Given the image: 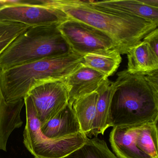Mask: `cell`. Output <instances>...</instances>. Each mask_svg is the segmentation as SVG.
I'll return each mask as SVG.
<instances>
[{
  "mask_svg": "<svg viewBox=\"0 0 158 158\" xmlns=\"http://www.w3.org/2000/svg\"><path fill=\"white\" fill-rule=\"evenodd\" d=\"M110 109V127L158 123V70L117 73Z\"/></svg>",
  "mask_w": 158,
  "mask_h": 158,
  "instance_id": "cell-1",
  "label": "cell"
},
{
  "mask_svg": "<svg viewBox=\"0 0 158 158\" xmlns=\"http://www.w3.org/2000/svg\"><path fill=\"white\" fill-rule=\"evenodd\" d=\"M89 1L45 0L46 6L62 11L69 19L92 27L107 35L121 54L128 52L158 28V24L141 18L98 9Z\"/></svg>",
  "mask_w": 158,
  "mask_h": 158,
  "instance_id": "cell-2",
  "label": "cell"
},
{
  "mask_svg": "<svg viewBox=\"0 0 158 158\" xmlns=\"http://www.w3.org/2000/svg\"><path fill=\"white\" fill-rule=\"evenodd\" d=\"M83 63V56L71 52L0 71L4 99L7 102L24 99L33 88L49 81H64Z\"/></svg>",
  "mask_w": 158,
  "mask_h": 158,
  "instance_id": "cell-3",
  "label": "cell"
},
{
  "mask_svg": "<svg viewBox=\"0 0 158 158\" xmlns=\"http://www.w3.org/2000/svg\"><path fill=\"white\" fill-rule=\"evenodd\" d=\"M57 26L29 27L0 54V71L73 52Z\"/></svg>",
  "mask_w": 158,
  "mask_h": 158,
  "instance_id": "cell-4",
  "label": "cell"
},
{
  "mask_svg": "<svg viewBox=\"0 0 158 158\" xmlns=\"http://www.w3.org/2000/svg\"><path fill=\"white\" fill-rule=\"evenodd\" d=\"M26 124L23 133L24 144L28 151L39 158H63L81 148L88 140L82 132L57 139L44 136L34 103L29 96L24 98Z\"/></svg>",
  "mask_w": 158,
  "mask_h": 158,
  "instance_id": "cell-5",
  "label": "cell"
},
{
  "mask_svg": "<svg viewBox=\"0 0 158 158\" xmlns=\"http://www.w3.org/2000/svg\"><path fill=\"white\" fill-rule=\"evenodd\" d=\"M58 28L72 51L83 57L92 53L119 52L107 35L84 23L69 19Z\"/></svg>",
  "mask_w": 158,
  "mask_h": 158,
  "instance_id": "cell-6",
  "label": "cell"
},
{
  "mask_svg": "<svg viewBox=\"0 0 158 158\" xmlns=\"http://www.w3.org/2000/svg\"><path fill=\"white\" fill-rule=\"evenodd\" d=\"M69 19L59 9L19 0L17 4L0 7V22L18 23L29 27L57 26Z\"/></svg>",
  "mask_w": 158,
  "mask_h": 158,
  "instance_id": "cell-7",
  "label": "cell"
},
{
  "mask_svg": "<svg viewBox=\"0 0 158 158\" xmlns=\"http://www.w3.org/2000/svg\"><path fill=\"white\" fill-rule=\"evenodd\" d=\"M37 116L41 125L54 117L69 102L67 88L63 81L42 83L29 91Z\"/></svg>",
  "mask_w": 158,
  "mask_h": 158,
  "instance_id": "cell-8",
  "label": "cell"
},
{
  "mask_svg": "<svg viewBox=\"0 0 158 158\" xmlns=\"http://www.w3.org/2000/svg\"><path fill=\"white\" fill-rule=\"evenodd\" d=\"M108 77L83 64L64 81L69 96V103L97 92L102 83Z\"/></svg>",
  "mask_w": 158,
  "mask_h": 158,
  "instance_id": "cell-9",
  "label": "cell"
},
{
  "mask_svg": "<svg viewBox=\"0 0 158 158\" xmlns=\"http://www.w3.org/2000/svg\"><path fill=\"white\" fill-rule=\"evenodd\" d=\"M89 3L101 10L138 17L158 24V8L145 5L142 0L89 1Z\"/></svg>",
  "mask_w": 158,
  "mask_h": 158,
  "instance_id": "cell-10",
  "label": "cell"
},
{
  "mask_svg": "<svg viewBox=\"0 0 158 158\" xmlns=\"http://www.w3.org/2000/svg\"><path fill=\"white\" fill-rule=\"evenodd\" d=\"M42 135L50 139H57L81 132L80 124L73 108L68 104L54 117L40 126Z\"/></svg>",
  "mask_w": 158,
  "mask_h": 158,
  "instance_id": "cell-11",
  "label": "cell"
},
{
  "mask_svg": "<svg viewBox=\"0 0 158 158\" xmlns=\"http://www.w3.org/2000/svg\"><path fill=\"white\" fill-rule=\"evenodd\" d=\"M24 105V99L7 102L0 86V150L7 151V142L11 134L22 127L21 112Z\"/></svg>",
  "mask_w": 158,
  "mask_h": 158,
  "instance_id": "cell-12",
  "label": "cell"
},
{
  "mask_svg": "<svg viewBox=\"0 0 158 158\" xmlns=\"http://www.w3.org/2000/svg\"><path fill=\"white\" fill-rule=\"evenodd\" d=\"M136 125L114 127L110 135V142L118 158H151L137 146Z\"/></svg>",
  "mask_w": 158,
  "mask_h": 158,
  "instance_id": "cell-13",
  "label": "cell"
},
{
  "mask_svg": "<svg viewBox=\"0 0 158 158\" xmlns=\"http://www.w3.org/2000/svg\"><path fill=\"white\" fill-rule=\"evenodd\" d=\"M114 90V82L106 78L100 86L97 92L98 101L96 115L92 130L88 137H97L99 134L103 135L110 127V109L112 98Z\"/></svg>",
  "mask_w": 158,
  "mask_h": 158,
  "instance_id": "cell-14",
  "label": "cell"
},
{
  "mask_svg": "<svg viewBox=\"0 0 158 158\" xmlns=\"http://www.w3.org/2000/svg\"><path fill=\"white\" fill-rule=\"evenodd\" d=\"M127 54V70L130 73H145L158 70V56L143 40Z\"/></svg>",
  "mask_w": 158,
  "mask_h": 158,
  "instance_id": "cell-15",
  "label": "cell"
},
{
  "mask_svg": "<svg viewBox=\"0 0 158 158\" xmlns=\"http://www.w3.org/2000/svg\"><path fill=\"white\" fill-rule=\"evenodd\" d=\"M98 99V93L95 92L79 98L72 104L80 124L81 132L87 137L92 130Z\"/></svg>",
  "mask_w": 158,
  "mask_h": 158,
  "instance_id": "cell-16",
  "label": "cell"
},
{
  "mask_svg": "<svg viewBox=\"0 0 158 158\" xmlns=\"http://www.w3.org/2000/svg\"><path fill=\"white\" fill-rule=\"evenodd\" d=\"M118 52L92 53L83 57L84 65L93 69L108 77L112 75L119 67L122 58Z\"/></svg>",
  "mask_w": 158,
  "mask_h": 158,
  "instance_id": "cell-17",
  "label": "cell"
},
{
  "mask_svg": "<svg viewBox=\"0 0 158 158\" xmlns=\"http://www.w3.org/2000/svg\"><path fill=\"white\" fill-rule=\"evenodd\" d=\"M158 123H148L136 125L135 138L137 146L151 158H158Z\"/></svg>",
  "mask_w": 158,
  "mask_h": 158,
  "instance_id": "cell-18",
  "label": "cell"
},
{
  "mask_svg": "<svg viewBox=\"0 0 158 158\" xmlns=\"http://www.w3.org/2000/svg\"><path fill=\"white\" fill-rule=\"evenodd\" d=\"M63 158H118L104 140L98 137L89 139L81 148Z\"/></svg>",
  "mask_w": 158,
  "mask_h": 158,
  "instance_id": "cell-19",
  "label": "cell"
},
{
  "mask_svg": "<svg viewBox=\"0 0 158 158\" xmlns=\"http://www.w3.org/2000/svg\"><path fill=\"white\" fill-rule=\"evenodd\" d=\"M29 27L23 24L10 22H0V54Z\"/></svg>",
  "mask_w": 158,
  "mask_h": 158,
  "instance_id": "cell-20",
  "label": "cell"
},
{
  "mask_svg": "<svg viewBox=\"0 0 158 158\" xmlns=\"http://www.w3.org/2000/svg\"><path fill=\"white\" fill-rule=\"evenodd\" d=\"M143 41L146 42L154 54L158 56V29L151 32L148 35L146 36Z\"/></svg>",
  "mask_w": 158,
  "mask_h": 158,
  "instance_id": "cell-21",
  "label": "cell"
},
{
  "mask_svg": "<svg viewBox=\"0 0 158 158\" xmlns=\"http://www.w3.org/2000/svg\"><path fill=\"white\" fill-rule=\"evenodd\" d=\"M9 3V1L7 0H0V7L6 6Z\"/></svg>",
  "mask_w": 158,
  "mask_h": 158,
  "instance_id": "cell-22",
  "label": "cell"
},
{
  "mask_svg": "<svg viewBox=\"0 0 158 158\" xmlns=\"http://www.w3.org/2000/svg\"><path fill=\"white\" fill-rule=\"evenodd\" d=\"M35 158H37V157H35Z\"/></svg>",
  "mask_w": 158,
  "mask_h": 158,
  "instance_id": "cell-23",
  "label": "cell"
}]
</instances>
